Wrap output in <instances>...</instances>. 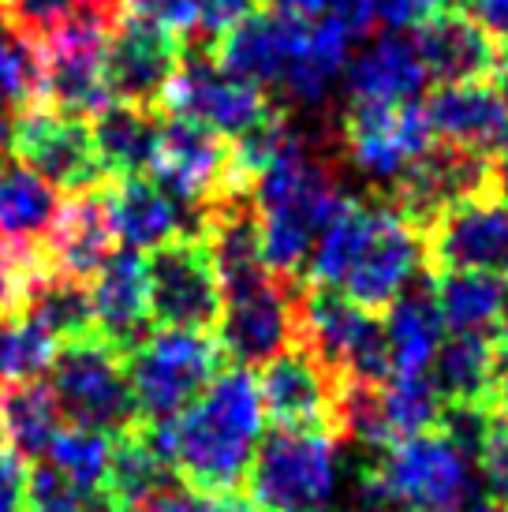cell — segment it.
Masks as SVG:
<instances>
[{
    "label": "cell",
    "instance_id": "cell-16",
    "mask_svg": "<svg viewBox=\"0 0 508 512\" xmlns=\"http://www.w3.org/2000/svg\"><path fill=\"white\" fill-rule=\"evenodd\" d=\"M154 172L176 199L195 210L221 191H251L232 172V146L217 131L172 113L169 120H161Z\"/></svg>",
    "mask_w": 508,
    "mask_h": 512
},
{
    "label": "cell",
    "instance_id": "cell-49",
    "mask_svg": "<svg viewBox=\"0 0 508 512\" xmlns=\"http://www.w3.org/2000/svg\"><path fill=\"white\" fill-rule=\"evenodd\" d=\"M497 337H501V348L508 352V307H505V314H501V322H497Z\"/></svg>",
    "mask_w": 508,
    "mask_h": 512
},
{
    "label": "cell",
    "instance_id": "cell-35",
    "mask_svg": "<svg viewBox=\"0 0 508 512\" xmlns=\"http://www.w3.org/2000/svg\"><path fill=\"white\" fill-rule=\"evenodd\" d=\"M381 427H385V445L400 438H415L426 430L441 427L445 400L430 382V374H389L378 385Z\"/></svg>",
    "mask_w": 508,
    "mask_h": 512
},
{
    "label": "cell",
    "instance_id": "cell-38",
    "mask_svg": "<svg viewBox=\"0 0 508 512\" xmlns=\"http://www.w3.org/2000/svg\"><path fill=\"white\" fill-rule=\"evenodd\" d=\"M38 98V60L19 34H15L4 15H0V113L34 105Z\"/></svg>",
    "mask_w": 508,
    "mask_h": 512
},
{
    "label": "cell",
    "instance_id": "cell-27",
    "mask_svg": "<svg viewBox=\"0 0 508 512\" xmlns=\"http://www.w3.org/2000/svg\"><path fill=\"white\" fill-rule=\"evenodd\" d=\"M0 427L4 445H12L19 460H42L64 427L53 385L42 378H15L0 385Z\"/></svg>",
    "mask_w": 508,
    "mask_h": 512
},
{
    "label": "cell",
    "instance_id": "cell-17",
    "mask_svg": "<svg viewBox=\"0 0 508 512\" xmlns=\"http://www.w3.org/2000/svg\"><path fill=\"white\" fill-rule=\"evenodd\" d=\"M105 42L109 34H98V30H68L34 45V60H38L34 101L83 120L101 113L113 101L109 79H105Z\"/></svg>",
    "mask_w": 508,
    "mask_h": 512
},
{
    "label": "cell",
    "instance_id": "cell-7",
    "mask_svg": "<svg viewBox=\"0 0 508 512\" xmlns=\"http://www.w3.org/2000/svg\"><path fill=\"white\" fill-rule=\"evenodd\" d=\"M225 356L210 333L198 329H154L127 352V378L142 423H165L221 374Z\"/></svg>",
    "mask_w": 508,
    "mask_h": 512
},
{
    "label": "cell",
    "instance_id": "cell-34",
    "mask_svg": "<svg viewBox=\"0 0 508 512\" xmlns=\"http://www.w3.org/2000/svg\"><path fill=\"white\" fill-rule=\"evenodd\" d=\"M180 479L172 475L169 460L157 453V445L150 441L146 423L135 430H127L113 441V456H109V475H105V490L113 494L120 505H135V501L150 498L157 490H169Z\"/></svg>",
    "mask_w": 508,
    "mask_h": 512
},
{
    "label": "cell",
    "instance_id": "cell-36",
    "mask_svg": "<svg viewBox=\"0 0 508 512\" xmlns=\"http://www.w3.org/2000/svg\"><path fill=\"white\" fill-rule=\"evenodd\" d=\"M113 434H105V430H94V427H60V434L53 438L49 445V453L45 460L60 468L68 475L71 483L86 486V490H94V486H105V475H109V456H113Z\"/></svg>",
    "mask_w": 508,
    "mask_h": 512
},
{
    "label": "cell",
    "instance_id": "cell-13",
    "mask_svg": "<svg viewBox=\"0 0 508 512\" xmlns=\"http://www.w3.org/2000/svg\"><path fill=\"white\" fill-rule=\"evenodd\" d=\"M434 143L419 101L408 105H367L352 101L340 120L344 157L367 176L370 184L393 187Z\"/></svg>",
    "mask_w": 508,
    "mask_h": 512
},
{
    "label": "cell",
    "instance_id": "cell-8",
    "mask_svg": "<svg viewBox=\"0 0 508 512\" xmlns=\"http://www.w3.org/2000/svg\"><path fill=\"white\" fill-rule=\"evenodd\" d=\"M146 292H150V322L154 329H198L210 333L225 311L217 266L202 232H184L161 243L142 258Z\"/></svg>",
    "mask_w": 508,
    "mask_h": 512
},
{
    "label": "cell",
    "instance_id": "cell-52",
    "mask_svg": "<svg viewBox=\"0 0 508 512\" xmlns=\"http://www.w3.org/2000/svg\"><path fill=\"white\" fill-rule=\"evenodd\" d=\"M505 172H508V169H505Z\"/></svg>",
    "mask_w": 508,
    "mask_h": 512
},
{
    "label": "cell",
    "instance_id": "cell-1",
    "mask_svg": "<svg viewBox=\"0 0 508 512\" xmlns=\"http://www.w3.org/2000/svg\"><path fill=\"white\" fill-rule=\"evenodd\" d=\"M266 412L251 370H221L195 404L165 423H146L157 453L169 460L172 475L206 498L240 494L262 441Z\"/></svg>",
    "mask_w": 508,
    "mask_h": 512
},
{
    "label": "cell",
    "instance_id": "cell-51",
    "mask_svg": "<svg viewBox=\"0 0 508 512\" xmlns=\"http://www.w3.org/2000/svg\"><path fill=\"white\" fill-rule=\"evenodd\" d=\"M0 449H4V427H0Z\"/></svg>",
    "mask_w": 508,
    "mask_h": 512
},
{
    "label": "cell",
    "instance_id": "cell-39",
    "mask_svg": "<svg viewBox=\"0 0 508 512\" xmlns=\"http://www.w3.org/2000/svg\"><path fill=\"white\" fill-rule=\"evenodd\" d=\"M86 486L71 483L49 460H34L27 471V512H83Z\"/></svg>",
    "mask_w": 508,
    "mask_h": 512
},
{
    "label": "cell",
    "instance_id": "cell-50",
    "mask_svg": "<svg viewBox=\"0 0 508 512\" xmlns=\"http://www.w3.org/2000/svg\"><path fill=\"white\" fill-rule=\"evenodd\" d=\"M8 131H12L8 128V116L0 113V154H4V143H8Z\"/></svg>",
    "mask_w": 508,
    "mask_h": 512
},
{
    "label": "cell",
    "instance_id": "cell-9",
    "mask_svg": "<svg viewBox=\"0 0 508 512\" xmlns=\"http://www.w3.org/2000/svg\"><path fill=\"white\" fill-rule=\"evenodd\" d=\"M423 266V232L396 210L393 199H367V228L340 281V292L378 314L415 285Z\"/></svg>",
    "mask_w": 508,
    "mask_h": 512
},
{
    "label": "cell",
    "instance_id": "cell-15",
    "mask_svg": "<svg viewBox=\"0 0 508 512\" xmlns=\"http://www.w3.org/2000/svg\"><path fill=\"white\" fill-rule=\"evenodd\" d=\"M254 385L273 427L337 438V374L307 344L292 341L266 359Z\"/></svg>",
    "mask_w": 508,
    "mask_h": 512
},
{
    "label": "cell",
    "instance_id": "cell-29",
    "mask_svg": "<svg viewBox=\"0 0 508 512\" xmlns=\"http://www.w3.org/2000/svg\"><path fill=\"white\" fill-rule=\"evenodd\" d=\"M385 341H389V363L393 374H426L441 341H445V322L438 314L434 292L411 285L404 296H396L385 307Z\"/></svg>",
    "mask_w": 508,
    "mask_h": 512
},
{
    "label": "cell",
    "instance_id": "cell-24",
    "mask_svg": "<svg viewBox=\"0 0 508 512\" xmlns=\"http://www.w3.org/2000/svg\"><path fill=\"white\" fill-rule=\"evenodd\" d=\"M109 206H113L116 240L127 243V251H154L161 243L187 232V217L198 221V210L172 195L161 180L150 176H124L109 184Z\"/></svg>",
    "mask_w": 508,
    "mask_h": 512
},
{
    "label": "cell",
    "instance_id": "cell-2",
    "mask_svg": "<svg viewBox=\"0 0 508 512\" xmlns=\"http://www.w3.org/2000/svg\"><path fill=\"white\" fill-rule=\"evenodd\" d=\"M251 202L266 266L284 281H303L318 232L344 202L333 161L292 128L277 157L251 180Z\"/></svg>",
    "mask_w": 508,
    "mask_h": 512
},
{
    "label": "cell",
    "instance_id": "cell-26",
    "mask_svg": "<svg viewBox=\"0 0 508 512\" xmlns=\"http://www.w3.org/2000/svg\"><path fill=\"white\" fill-rule=\"evenodd\" d=\"M90 135H94V150H98L105 180L146 176V172L154 169L161 120H157V109L109 101L101 113H94Z\"/></svg>",
    "mask_w": 508,
    "mask_h": 512
},
{
    "label": "cell",
    "instance_id": "cell-19",
    "mask_svg": "<svg viewBox=\"0 0 508 512\" xmlns=\"http://www.w3.org/2000/svg\"><path fill=\"white\" fill-rule=\"evenodd\" d=\"M490 187H497L494 161L475 157V154H467V150H456V146L434 139L430 150L393 184V202H396V210L423 232L441 210H449L452 202L482 195V191H490Z\"/></svg>",
    "mask_w": 508,
    "mask_h": 512
},
{
    "label": "cell",
    "instance_id": "cell-20",
    "mask_svg": "<svg viewBox=\"0 0 508 512\" xmlns=\"http://www.w3.org/2000/svg\"><path fill=\"white\" fill-rule=\"evenodd\" d=\"M423 113L438 143H449L486 161L508 154V105L482 79L441 83L430 94Z\"/></svg>",
    "mask_w": 508,
    "mask_h": 512
},
{
    "label": "cell",
    "instance_id": "cell-28",
    "mask_svg": "<svg viewBox=\"0 0 508 512\" xmlns=\"http://www.w3.org/2000/svg\"><path fill=\"white\" fill-rule=\"evenodd\" d=\"M19 314L42 329L53 344L86 337L94 329V299H90V281H79L71 273H60L45 266L27 281Z\"/></svg>",
    "mask_w": 508,
    "mask_h": 512
},
{
    "label": "cell",
    "instance_id": "cell-46",
    "mask_svg": "<svg viewBox=\"0 0 508 512\" xmlns=\"http://www.w3.org/2000/svg\"><path fill=\"white\" fill-rule=\"evenodd\" d=\"M490 397L501 404L508 412V352L501 359H497V367H494V389H490Z\"/></svg>",
    "mask_w": 508,
    "mask_h": 512
},
{
    "label": "cell",
    "instance_id": "cell-47",
    "mask_svg": "<svg viewBox=\"0 0 508 512\" xmlns=\"http://www.w3.org/2000/svg\"><path fill=\"white\" fill-rule=\"evenodd\" d=\"M490 75H494V90L505 98V105H508V53L494 60V72H490Z\"/></svg>",
    "mask_w": 508,
    "mask_h": 512
},
{
    "label": "cell",
    "instance_id": "cell-30",
    "mask_svg": "<svg viewBox=\"0 0 508 512\" xmlns=\"http://www.w3.org/2000/svg\"><path fill=\"white\" fill-rule=\"evenodd\" d=\"M127 12V0H0L4 23L34 49L68 30H109Z\"/></svg>",
    "mask_w": 508,
    "mask_h": 512
},
{
    "label": "cell",
    "instance_id": "cell-32",
    "mask_svg": "<svg viewBox=\"0 0 508 512\" xmlns=\"http://www.w3.org/2000/svg\"><path fill=\"white\" fill-rule=\"evenodd\" d=\"M497 356L486 344V337L475 333H452L441 341L438 356L430 363V382L445 400V408H486L490 389H494Z\"/></svg>",
    "mask_w": 508,
    "mask_h": 512
},
{
    "label": "cell",
    "instance_id": "cell-42",
    "mask_svg": "<svg viewBox=\"0 0 508 512\" xmlns=\"http://www.w3.org/2000/svg\"><path fill=\"white\" fill-rule=\"evenodd\" d=\"M441 12H449V0H374V23L389 30H415Z\"/></svg>",
    "mask_w": 508,
    "mask_h": 512
},
{
    "label": "cell",
    "instance_id": "cell-40",
    "mask_svg": "<svg viewBox=\"0 0 508 512\" xmlns=\"http://www.w3.org/2000/svg\"><path fill=\"white\" fill-rule=\"evenodd\" d=\"M49 266L42 243H4L0 240V318H12L19 314V303H23V292H27V281L34 273H42Z\"/></svg>",
    "mask_w": 508,
    "mask_h": 512
},
{
    "label": "cell",
    "instance_id": "cell-22",
    "mask_svg": "<svg viewBox=\"0 0 508 512\" xmlns=\"http://www.w3.org/2000/svg\"><path fill=\"white\" fill-rule=\"evenodd\" d=\"M348 79V94L352 101H367V105H408L419 101V94L430 83L419 45L404 30H385L374 42L348 60L344 68Z\"/></svg>",
    "mask_w": 508,
    "mask_h": 512
},
{
    "label": "cell",
    "instance_id": "cell-12",
    "mask_svg": "<svg viewBox=\"0 0 508 512\" xmlns=\"http://www.w3.org/2000/svg\"><path fill=\"white\" fill-rule=\"evenodd\" d=\"M8 143H12V157H19L27 169H34L57 191L75 195L94 184H105L90 120L83 116L57 113V109L34 101L15 113Z\"/></svg>",
    "mask_w": 508,
    "mask_h": 512
},
{
    "label": "cell",
    "instance_id": "cell-6",
    "mask_svg": "<svg viewBox=\"0 0 508 512\" xmlns=\"http://www.w3.org/2000/svg\"><path fill=\"white\" fill-rule=\"evenodd\" d=\"M337 438L273 427L247 471V498L266 512H329L337 498Z\"/></svg>",
    "mask_w": 508,
    "mask_h": 512
},
{
    "label": "cell",
    "instance_id": "cell-10",
    "mask_svg": "<svg viewBox=\"0 0 508 512\" xmlns=\"http://www.w3.org/2000/svg\"><path fill=\"white\" fill-rule=\"evenodd\" d=\"M161 109L217 131L221 139H243L247 131L266 124L281 105L262 86L225 72L206 49H191L184 53L180 72L172 75Z\"/></svg>",
    "mask_w": 508,
    "mask_h": 512
},
{
    "label": "cell",
    "instance_id": "cell-37",
    "mask_svg": "<svg viewBox=\"0 0 508 512\" xmlns=\"http://www.w3.org/2000/svg\"><path fill=\"white\" fill-rule=\"evenodd\" d=\"M57 344L23 314L0 318V385L15 378H42L53 363Z\"/></svg>",
    "mask_w": 508,
    "mask_h": 512
},
{
    "label": "cell",
    "instance_id": "cell-11",
    "mask_svg": "<svg viewBox=\"0 0 508 512\" xmlns=\"http://www.w3.org/2000/svg\"><path fill=\"white\" fill-rule=\"evenodd\" d=\"M434 273H494L508 281V195L497 187L452 202L423 228Z\"/></svg>",
    "mask_w": 508,
    "mask_h": 512
},
{
    "label": "cell",
    "instance_id": "cell-45",
    "mask_svg": "<svg viewBox=\"0 0 508 512\" xmlns=\"http://www.w3.org/2000/svg\"><path fill=\"white\" fill-rule=\"evenodd\" d=\"M269 12L292 15V19H322L325 0H262Z\"/></svg>",
    "mask_w": 508,
    "mask_h": 512
},
{
    "label": "cell",
    "instance_id": "cell-43",
    "mask_svg": "<svg viewBox=\"0 0 508 512\" xmlns=\"http://www.w3.org/2000/svg\"><path fill=\"white\" fill-rule=\"evenodd\" d=\"M0 512H27V468L15 453H0Z\"/></svg>",
    "mask_w": 508,
    "mask_h": 512
},
{
    "label": "cell",
    "instance_id": "cell-31",
    "mask_svg": "<svg viewBox=\"0 0 508 512\" xmlns=\"http://www.w3.org/2000/svg\"><path fill=\"white\" fill-rule=\"evenodd\" d=\"M60 210L57 187H49L19 157L0 154V240L4 243H42Z\"/></svg>",
    "mask_w": 508,
    "mask_h": 512
},
{
    "label": "cell",
    "instance_id": "cell-21",
    "mask_svg": "<svg viewBox=\"0 0 508 512\" xmlns=\"http://www.w3.org/2000/svg\"><path fill=\"white\" fill-rule=\"evenodd\" d=\"M42 251L49 266L71 273L79 281H94V273L116 255V225L109 206V184H94L60 202L53 225L45 232Z\"/></svg>",
    "mask_w": 508,
    "mask_h": 512
},
{
    "label": "cell",
    "instance_id": "cell-44",
    "mask_svg": "<svg viewBox=\"0 0 508 512\" xmlns=\"http://www.w3.org/2000/svg\"><path fill=\"white\" fill-rule=\"evenodd\" d=\"M464 8L490 42L508 45V0H464Z\"/></svg>",
    "mask_w": 508,
    "mask_h": 512
},
{
    "label": "cell",
    "instance_id": "cell-18",
    "mask_svg": "<svg viewBox=\"0 0 508 512\" xmlns=\"http://www.w3.org/2000/svg\"><path fill=\"white\" fill-rule=\"evenodd\" d=\"M292 292H296V281L273 277V281L251 288L243 296L225 299V311L213 326L225 363L262 367L266 359H273L281 348L296 341Z\"/></svg>",
    "mask_w": 508,
    "mask_h": 512
},
{
    "label": "cell",
    "instance_id": "cell-41",
    "mask_svg": "<svg viewBox=\"0 0 508 512\" xmlns=\"http://www.w3.org/2000/svg\"><path fill=\"white\" fill-rule=\"evenodd\" d=\"M475 464H479L482 475H486V483H490V490H494V498L508 501V412L490 415Z\"/></svg>",
    "mask_w": 508,
    "mask_h": 512
},
{
    "label": "cell",
    "instance_id": "cell-3",
    "mask_svg": "<svg viewBox=\"0 0 508 512\" xmlns=\"http://www.w3.org/2000/svg\"><path fill=\"white\" fill-rule=\"evenodd\" d=\"M378 512H464L475 494V456L449 430H426L378 449L363 468Z\"/></svg>",
    "mask_w": 508,
    "mask_h": 512
},
{
    "label": "cell",
    "instance_id": "cell-14",
    "mask_svg": "<svg viewBox=\"0 0 508 512\" xmlns=\"http://www.w3.org/2000/svg\"><path fill=\"white\" fill-rule=\"evenodd\" d=\"M187 53L184 34L142 12H124L105 42V79L109 94L127 105L161 109L172 75Z\"/></svg>",
    "mask_w": 508,
    "mask_h": 512
},
{
    "label": "cell",
    "instance_id": "cell-25",
    "mask_svg": "<svg viewBox=\"0 0 508 512\" xmlns=\"http://www.w3.org/2000/svg\"><path fill=\"white\" fill-rule=\"evenodd\" d=\"M415 45L423 57L430 79L438 83H467L494 72L497 49L486 38V30L460 12H441L415 27Z\"/></svg>",
    "mask_w": 508,
    "mask_h": 512
},
{
    "label": "cell",
    "instance_id": "cell-5",
    "mask_svg": "<svg viewBox=\"0 0 508 512\" xmlns=\"http://www.w3.org/2000/svg\"><path fill=\"white\" fill-rule=\"evenodd\" d=\"M49 385L64 419L75 427H94L120 438L142 423L127 378V356L98 329L60 344L49 363Z\"/></svg>",
    "mask_w": 508,
    "mask_h": 512
},
{
    "label": "cell",
    "instance_id": "cell-4",
    "mask_svg": "<svg viewBox=\"0 0 508 512\" xmlns=\"http://www.w3.org/2000/svg\"><path fill=\"white\" fill-rule=\"evenodd\" d=\"M292 322H296V341L307 344L337 378L378 385L393 374L381 318L352 303L340 288L296 281Z\"/></svg>",
    "mask_w": 508,
    "mask_h": 512
},
{
    "label": "cell",
    "instance_id": "cell-48",
    "mask_svg": "<svg viewBox=\"0 0 508 512\" xmlns=\"http://www.w3.org/2000/svg\"><path fill=\"white\" fill-rule=\"evenodd\" d=\"M464 512H508V501L501 498H482V501H467Z\"/></svg>",
    "mask_w": 508,
    "mask_h": 512
},
{
    "label": "cell",
    "instance_id": "cell-33",
    "mask_svg": "<svg viewBox=\"0 0 508 512\" xmlns=\"http://www.w3.org/2000/svg\"><path fill=\"white\" fill-rule=\"evenodd\" d=\"M434 303L445 329L486 337L508 307V281L494 273H438Z\"/></svg>",
    "mask_w": 508,
    "mask_h": 512
},
{
    "label": "cell",
    "instance_id": "cell-23",
    "mask_svg": "<svg viewBox=\"0 0 508 512\" xmlns=\"http://www.w3.org/2000/svg\"><path fill=\"white\" fill-rule=\"evenodd\" d=\"M94 329L120 352H131L154 333L150 322V292H146V266L135 251H116L94 273Z\"/></svg>",
    "mask_w": 508,
    "mask_h": 512
}]
</instances>
